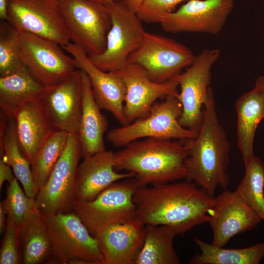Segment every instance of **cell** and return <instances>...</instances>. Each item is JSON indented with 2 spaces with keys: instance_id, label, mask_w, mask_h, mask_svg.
Masks as SVG:
<instances>
[{
  "instance_id": "cell-1",
  "label": "cell",
  "mask_w": 264,
  "mask_h": 264,
  "mask_svg": "<svg viewBox=\"0 0 264 264\" xmlns=\"http://www.w3.org/2000/svg\"><path fill=\"white\" fill-rule=\"evenodd\" d=\"M192 181L139 187L133 196L135 219L145 225H164L183 235L208 222L214 197Z\"/></svg>"
},
{
  "instance_id": "cell-2",
  "label": "cell",
  "mask_w": 264,
  "mask_h": 264,
  "mask_svg": "<svg viewBox=\"0 0 264 264\" xmlns=\"http://www.w3.org/2000/svg\"><path fill=\"white\" fill-rule=\"evenodd\" d=\"M185 142L188 148L185 179L213 196L218 186L226 190L230 182L227 168L231 145L219 120L211 88L204 106L201 127L195 138Z\"/></svg>"
},
{
  "instance_id": "cell-3",
  "label": "cell",
  "mask_w": 264,
  "mask_h": 264,
  "mask_svg": "<svg viewBox=\"0 0 264 264\" xmlns=\"http://www.w3.org/2000/svg\"><path fill=\"white\" fill-rule=\"evenodd\" d=\"M185 140L148 137L133 141L114 153L116 170L132 173L141 187L185 178Z\"/></svg>"
},
{
  "instance_id": "cell-4",
  "label": "cell",
  "mask_w": 264,
  "mask_h": 264,
  "mask_svg": "<svg viewBox=\"0 0 264 264\" xmlns=\"http://www.w3.org/2000/svg\"><path fill=\"white\" fill-rule=\"evenodd\" d=\"M42 214L52 242L47 262L103 264L98 240L73 212Z\"/></svg>"
},
{
  "instance_id": "cell-5",
  "label": "cell",
  "mask_w": 264,
  "mask_h": 264,
  "mask_svg": "<svg viewBox=\"0 0 264 264\" xmlns=\"http://www.w3.org/2000/svg\"><path fill=\"white\" fill-rule=\"evenodd\" d=\"M182 105L174 95L155 102L149 114L125 126L110 130L107 139L114 147H123L143 138L186 140L195 138L197 133L182 126L179 119Z\"/></svg>"
},
{
  "instance_id": "cell-6",
  "label": "cell",
  "mask_w": 264,
  "mask_h": 264,
  "mask_svg": "<svg viewBox=\"0 0 264 264\" xmlns=\"http://www.w3.org/2000/svg\"><path fill=\"white\" fill-rule=\"evenodd\" d=\"M140 187L134 177L115 182L92 200H76L72 212L96 237L111 225L135 219L136 206L133 198Z\"/></svg>"
},
{
  "instance_id": "cell-7",
  "label": "cell",
  "mask_w": 264,
  "mask_h": 264,
  "mask_svg": "<svg viewBox=\"0 0 264 264\" xmlns=\"http://www.w3.org/2000/svg\"><path fill=\"white\" fill-rule=\"evenodd\" d=\"M105 4L111 19L106 48L102 53L88 57L102 70L117 71L127 64L130 55L140 45L146 31L137 15L121 0Z\"/></svg>"
},
{
  "instance_id": "cell-8",
  "label": "cell",
  "mask_w": 264,
  "mask_h": 264,
  "mask_svg": "<svg viewBox=\"0 0 264 264\" xmlns=\"http://www.w3.org/2000/svg\"><path fill=\"white\" fill-rule=\"evenodd\" d=\"M70 41L93 56L105 49L111 19L105 3L92 0H57Z\"/></svg>"
},
{
  "instance_id": "cell-9",
  "label": "cell",
  "mask_w": 264,
  "mask_h": 264,
  "mask_svg": "<svg viewBox=\"0 0 264 264\" xmlns=\"http://www.w3.org/2000/svg\"><path fill=\"white\" fill-rule=\"evenodd\" d=\"M82 156L78 134H69L66 146L35 198L43 214L72 211L76 200L77 169Z\"/></svg>"
},
{
  "instance_id": "cell-10",
  "label": "cell",
  "mask_w": 264,
  "mask_h": 264,
  "mask_svg": "<svg viewBox=\"0 0 264 264\" xmlns=\"http://www.w3.org/2000/svg\"><path fill=\"white\" fill-rule=\"evenodd\" d=\"M195 56L188 47L174 39L145 32L142 43L127 63L140 66L152 81L164 83L190 66Z\"/></svg>"
},
{
  "instance_id": "cell-11",
  "label": "cell",
  "mask_w": 264,
  "mask_h": 264,
  "mask_svg": "<svg viewBox=\"0 0 264 264\" xmlns=\"http://www.w3.org/2000/svg\"><path fill=\"white\" fill-rule=\"evenodd\" d=\"M218 48H206L195 56L192 64L177 75L180 90L177 97L182 108L179 119L183 127L198 133L208 100L211 69L220 56Z\"/></svg>"
},
{
  "instance_id": "cell-12",
  "label": "cell",
  "mask_w": 264,
  "mask_h": 264,
  "mask_svg": "<svg viewBox=\"0 0 264 264\" xmlns=\"http://www.w3.org/2000/svg\"><path fill=\"white\" fill-rule=\"evenodd\" d=\"M19 43L23 65L45 87L65 80L77 68L74 59L55 42L19 31Z\"/></svg>"
},
{
  "instance_id": "cell-13",
  "label": "cell",
  "mask_w": 264,
  "mask_h": 264,
  "mask_svg": "<svg viewBox=\"0 0 264 264\" xmlns=\"http://www.w3.org/2000/svg\"><path fill=\"white\" fill-rule=\"evenodd\" d=\"M8 22L20 32L50 40L61 46L70 42L57 0H9Z\"/></svg>"
},
{
  "instance_id": "cell-14",
  "label": "cell",
  "mask_w": 264,
  "mask_h": 264,
  "mask_svg": "<svg viewBox=\"0 0 264 264\" xmlns=\"http://www.w3.org/2000/svg\"><path fill=\"white\" fill-rule=\"evenodd\" d=\"M234 8L233 0H189L165 14L159 23L165 32L216 35L222 29Z\"/></svg>"
},
{
  "instance_id": "cell-15",
  "label": "cell",
  "mask_w": 264,
  "mask_h": 264,
  "mask_svg": "<svg viewBox=\"0 0 264 264\" xmlns=\"http://www.w3.org/2000/svg\"><path fill=\"white\" fill-rule=\"evenodd\" d=\"M81 70H75L62 82L45 87L38 100L54 131L78 134L82 112Z\"/></svg>"
},
{
  "instance_id": "cell-16",
  "label": "cell",
  "mask_w": 264,
  "mask_h": 264,
  "mask_svg": "<svg viewBox=\"0 0 264 264\" xmlns=\"http://www.w3.org/2000/svg\"><path fill=\"white\" fill-rule=\"evenodd\" d=\"M117 72L126 87L124 112L128 124L147 116L158 99L169 95L178 97V75L167 82L157 83L140 66L128 63Z\"/></svg>"
},
{
  "instance_id": "cell-17",
  "label": "cell",
  "mask_w": 264,
  "mask_h": 264,
  "mask_svg": "<svg viewBox=\"0 0 264 264\" xmlns=\"http://www.w3.org/2000/svg\"><path fill=\"white\" fill-rule=\"evenodd\" d=\"M208 214L211 243L218 247H224L234 236L253 229L262 220L236 191L225 190L214 197Z\"/></svg>"
},
{
  "instance_id": "cell-18",
  "label": "cell",
  "mask_w": 264,
  "mask_h": 264,
  "mask_svg": "<svg viewBox=\"0 0 264 264\" xmlns=\"http://www.w3.org/2000/svg\"><path fill=\"white\" fill-rule=\"evenodd\" d=\"M61 47L74 59L77 67L88 76L94 99L101 110L110 111L122 126L127 125L124 112L126 87L118 72L100 69L80 46L73 43Z\"/></svg>"
},
{
  "instance_id": "cell-19",
  "label": "cell",
  "mask_w": 264,
  "mask_h": 264,
  "mask_svg": "<svg viewBox=\"0 0 264 264\" xmlns=\"http://www.w3.org/2000/svg\"><path fill=\"white\" fill-rule=\"evenodd\" d=\"M145 225L136 219L111 225L95 238L103 264H135L142 247Z\"/></svg>"
},
{
  "instance_id": "cell-20",
  "label": "cell",
  "mask_w": 264,
  "mask_h": 264,
  "mask_svg": "<svg viewBox=\"0 0 264 264\" xmlns=\"http://www.w3.org/2000/svg\"><path fill=\"white\" fill-rule=\"evenodd\" d=\"M114 159V153L107 150L83 158L77 169L76 200H92L112 183L134 177L131 172H117Z\"/></svg>"
},
{
  "instance_id": "cell-21",
  "label": "cell",
  "mask_w": 264,
  "mask_h": 264,
  "mask_svg": "<svg viewBox=\"0 0 264 264\" xmlns=\"http://www.w3.org/2000/svg\"><path fill=\"white\" fill-rule=\"evenodd\" d=\"M7 116L15 119L21 150L31 164L43 144L54 130L38 99L17 107Z\"/></svg>"
},
{
  "instance_id": "cell-22",
  "label": "cell",
  "mask_w": 264,
  "mask_h": 264,
  "mask_svg": "<svg viewBox=\"0 0 264 264\" xmlns=\"http://www.w3.org/2000/svg\"><path fill=\"white\" fill-rule=\"evenodd\" d=\"M237 141L244 166L255 156L254 141L257 128L264 118V89L255 84L236 101Z\"/></svg>"
},
{
  "instance_id": "cell-23",
  "label": "cell",
  "mask_w": 264,
  "mask_h": 264,
  "mask_svg": "<svg viewBox=\"0 0 264 264\" xmlns=\"http://www.w3.org/2000/svg\"><path fill=\"white\" fill-rule=\"evenodd\" d=\"M81 72L83 95L82 112L78 135L84 158L106 150L104 135L108 129V121L96 102L89 79Z\"/></svg>"
},
{
  "instance_id": "cell-24",
  "label": "cell",
  "mask_w": 264,
  "mask_h": 264,
  "mask_svg": "<svg viewBox=\"0 0 264 264\" xmlns=\"http://www.w3.org/2000/svg\"><path fill=\"white\" fill-rule=\"evenodd\" d=\"M6 116V122L0 121V158L12 168L26 195L35 198L37 191L33 179L31 163L21 150L15 119Z\"/></svg>"
},
{
  "instance_id": "cell-25",
  "label": "cell",
  "mask_w": 264,
  "mask_h": 264,
  "mask_svg": "<svg viewBox=\"0 0 264 264\" xmlns=\"http://www.w3.org/2000/svg\"><path fill=\"white\" fill-rule=\"evenodd\" d=\"M18 230L21 262L24 264L47 262L52 242L42 212L38 210Z\"/></svg>"
},
{
  "instance_id": "cell-26",
  "label": "cell",
  "mask_w": 264,
  "mask_h": 264,
  "mask_svg": "<svg viewBox=\"0 0 264 264\" xmlns=\"http://www.w3.org/2000/svg\"><path fill=\"white\" fill-rule=\"evenodd\" d=\"M177 235L173 228L167 225H145L144 243L135 264H180L173 245Z\"/></svg>"
},
{
  "instance_id": "cell-27",
  "label": "cell",
  "mask_w": 264,
  "mask_h": 264,
  "mask_svg": "<svg viewBox=\"0 0 264 264\" xmlns=\"http://www.w3.org/2000/svg\"><path fill=\"white\" fill-rule=\"evenodd\" d=\"M44 88L24 66L13 74L0 77L1 111L9 116L17 107L38 99Z\"/></svg>"
},
{
  "instance_id": "cell-28",
  "label": "cell",
  "mask_w": 264,
  "mask_h": 264,
  "mask_svg": "<svg viewBox=\"0 0 264 264\" xmlns=\"http://www.w3.org/2000/svg\"><path fill=\"white\" fill-rule=\"evenodd\" d=\"M194 241L200 252L195 254L189 261L191 264H259L264 258V242L242 248L227 249L197 237Z\"/></svg>"
},
{
  "instance_id": "cell-29",
  "label": "cell",
  "mask_w": 264,
  "mask_h": 264,
  "mask_svg": "<svg viewBox=\"0 0 264 264\" xmlns=\"http://www.w3.org/2000/svg\"><path fill=\"white\" fill-rule=\"evenodd\" d=\"M68 135L64 131H54L43 144L31 163L33 179L37 193L62 154Z\"/></svg>"
},
{
  "instance_id": "cell-30",
  "label": "cell",
  "mask_w": 264,
  "mask_h": 264,
  "mask_svg": "<svg viewBox=\"0 0 264 264\" xmlns=\"http://www.w3.org/2000/svg\"><path fill=\"white\" fill-rule=\"evenodd\" d=\"M242 200L264 220V163L255 155L235 190Z\"/></svg>"
},
{
  "instance_id": "cell-31",
  "label": "cell",
  "mask_w": 264,
  "mask_h": 264,
  "mask_svg": "<svg viewBox=\"0 0 264 264\" xmlns=\"http://www.w3.org/2000/svg\"><path fill=\"white\" fill-rule=\"evenodd\" d=\"M0 203L7 218L11 220L18 228L39 210L35 198L29 197L26 195L16 177L9 183L5 198Z\"/></svg>"
},
{
  "instance_id": "cell-32",
  "label": "cell",
  "mask_w": 264,
  "mask_h": 264,
  "mask_svg": "<svg viewBox=\"0 0 264 264\" xmlns=\"http://www.w3.org/2000/svg\"><path fill=\"white\" fill-rule=\"evenodd\" d=\"M19 31L7 21L0 24V77L13 74L23 65L19 43Z\"/></svg>"
},
{
  "instance_id": "cell-33",
  "label": "cell",
  "mask_w": 264,
  "mask_h": 264,
  "mask_svg": "<svg viewBox=\"0 0 264 264\" xmlns=\"http://www.w3.org/2000/svg\"><path fill=\"white\" fill-rule=\"evenodd\" d=\"M3 234L0 249V264H19L21 254L19 230L7 218Z\"/></svg>"
},
{
  "instance_id": "cell-34",
  "label": "cell",
  "mask_w": 264,
  "mask_h": 264,
  "mask_svg": "<svg viewBox=\"0 0 264 264\" xmlns=\"http://www.w3.org/2000/svg\"><path fill=\"white\" fill-rule=\"evenodd\" d=\"M189 0H145L136 14L146 23H159L165 14L174 11L179 3Z\"/></svg>"
},
{
  "instance_id": "cell-35",
  "label": "cell",
  "mask_w": 264,
  "mask_h": 264,
  "mask_svg": "<svg viewBox=\"0 0 264 264\" xmlns=\"http://www.w3.org/2000/svg\"><path fill=\"white\" fill-rule=\"evenodd\" d=\"M11 168L5 163L2 159H0V189H1L4 181L11 182L15 178Z\"/></svg>"
},
{
  "instance_id": "cell-36",
  "label": "cell",
  "mask_w": 264,
  "mask_h": 264,
  "mask_svg": "<svg viewBox=\"0 0 264 264\" xmlns=\"http://www.w3.org/2000/svg\"><path fill=\"white\" fill-rule=\"evenodd\" d=\"M133 12L137 14L145 0H121Z\"/></svg>"
},
{
  "instance_id": "cell-37",
  "label": "cell",
  "mask_w": 264,
  "mask_h": 264,
  "mask_svg": "<svg viewBox=\"0 0 264 264\" xmlns=\"http://www.w3.org/2000/svg\"><path fill=\"white\" fill-rule=\"evenodd\" d=\"M9 0H0V19L2 21L8 20V4Z\"/></svg>"
},
{
  "instance_id": "cell-38",
  "label": "cell",
  "mask_w": 264,
  "mask_h": 264,
  "mask_svg": "<svg viewBox=\"0 0 264 264\" xmlns=\"http://www.w3.org/2000/svg\"><path fill=\"white\" fill-rule=\"evenodd\" d=\"M6 213L1 205L0 203V234L3 233L6 224L7 218L6 219Z\"/></svg>"
},
{
  "instance_id": "cell-39",
  "label": "cell",
  "mask_w": 264,
  "mask_h": 264,
  "mask_svg": "<svg viewBox=\"0 0 264 264\" xmlns=\"http://www.w3.org/2000/svg\"><path fill=\"white\" fill-rule=\"evenodd\" d=\"M255 84L259 85L264 89V75H262L258 77Z\"/></svg>"
},
{
  "instance_id": "cell-40",
  "label": "cell",
  "mask_w": 264,
  "mask_h": 264,
  "mask_svg": "<svg viewBox=\"0 0 264 264\" xmlns=\"http://www.w3.org/2000/svg\"><path fill=\"white\" fill-rule=\"evenodd\" d=\"M92 0L105 3L110 2H111L113 1L121 0Z\"/></svg>"
}]
</instances>
